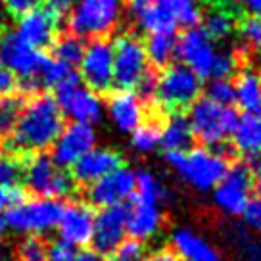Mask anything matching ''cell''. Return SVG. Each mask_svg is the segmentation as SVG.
<instances>
[{
  "mask_svg": "<svg viewBox=\"0 0 261 261\" xmlns=\"http://www.w3.org/2000/svg\"><path fill=\"white\" fill-rule=\"evenodd\" d=\"M64 127V114L54 96L35 94L21 106L16 127L10 139L4 140V146L23 155L39 154L56 142Z\"/></svg>",
  "mask_w": 261,
  "mask_h": 261,
  "instance_id": "1",
  "label": "cell"
},
{
  "mask_svg": "<svg viewBox=\"0 0 261 261\" xmlns=\"http://www.w3.org/2000/svg\"><path fill=\"white\" fill-rule=\"evenodd\" d=\"M165 160L182 180L196 190H213L228 169L227 155L210 148H192L188 152H165Z\"/></svg>",
  "mask_w": 261,
  "mask_h": 261,
  "instance_id": "2",
  "label": "cell"
},
{
  "mask_svg": "<svg viewBox=\"0 0 261 261\" xmlns=\"http://www.w3.org/2000/svg\"><path fill=\"white\" fill-rule=\"evenodd\" d=\"M188 125L192 137L204 146H221L234 133L240 119L232 106H219L210 98H198L188 112Z\"/></svg>",
  "mask_w": 261,
  "mask_h": 261,
  "instance_id": "3",
  "label": "cell"
},
{
  "mask_svg": "<svg viewBox=\"0 0 261 261\" xmlns=\"http://www.w3.org/2000/svg\"><path fill=\"white\" fill-rule=\"evenodd\" d=\"M202 94V79L188 69L185 64L167 65L160 75H155V87L152 98L173 114L190 108Z\"/></svg>",
  "mask_w": 261,
  "mask_h": 261,
  "instance_id": "4",
  "label": "cell"
},
{
  "mask_svg": "<svg viewBox=\"0 0 261 261\" xmlns=\"http://www.w3.org/2000/svg\"><path fill=\"white\" fill-rule=\"evenodd\" d=\"M121 10V0H77L71 8L69 33L79 39H100L115 29Z\"/></svg>",
  "mask_w": 261,
  "mask_h": 261,
  "instance_id": "5",
  "label": "cell"
},
{
  "mask_svg": "<svg viewBox=\"0 0 261 261\" xmlns=\"http://www.w3.org/2000/svg\"><path fill=\"white\" fill-rule=\"evenodd\" d=\"M23 179L27 188L37 198H52V200L73 194L75 185H77L73 177L64 167L56 165L46 152L29 155Z\"/></svg>",
  "mask_w": 261,
  "mask_h": 261,
  "instance_id": "6",
  "label": "cell"
},
{
  "mask_svg": "<svg viewBox=\"0 0 261 261\" xmlns=\"http://www.w3.org/2000/svg\"><path fill=\"white\" fill-rule=\"evenodd\" d=\"M114 44V87L117 90H133L146 77L148 58L144 42L139 37L123 33Z\"/></svg>",
  "mask_w": 261,
  "mask_h": 261,
  "instance_id": "7",
  "label": "cell"
},
{
  "mask_svg": "<svg viewBox=\"0 0 261 261\" xmlns=\"http://www.w3.org/2000/svg\"><path fill=\"white\" fill-rule=\"evenodd\" d=\"M65 205L52 198H35L31 202H21L8 210L6 221L10 230L21 234H42L58 227Z\"/></svg>",
  "mask_w": 261,
  "mask_h": 261,
  "instance_id": "8",
  "label": "cell"
},
{
  "mask_svg": "<svg viewBox=\"0 0 261 261\" xmlns=\"http://www.w3.org/2000/svg\"><path fill=\"white\" fill-rule=\"evenodd\" d=\"M48 56L31 44L12 29H0V65L19 79L37 77Z\"/></svg>",
  "mask_w": 261,
  "mask_h": 261,
  "instance_id": "9",
  "label": "cell"
},
{
  "mask_svg": "<svg viewBox=\"0 0 261 261\" xmlns=\"http://www.w3.org/2000/svg\"><path fill=\"white\" fill-rule=\"evenodd\" d=\"M252 169L244 162L228 163V169L221 182L213 188V200L228 215H242L250 200L252 190Z\"/></svg>",
  "mask_w": 261,
  "mask_h": 261,
  "instance_id": "10",
  "label": "cell"
},
{
  "mask_svg": "<svg viewBox=\"0 0 261 261\" xmlns=\"http://www.w3.org/2000/svg\"><path fill=\"white\" fill-rule=\"evenodd\" d=\"M79 65L81 77L92 92L102 94L114 87V44L108 39H92L89 46H85Z\"/></svg>",
  "mask_w": 261,
  "mask_h": 261,
  "instance_id": "11",
  "label": "cell"
},
{
  "mask_svg": "<svg viewBox=\"0 0 261 261\" xmlns=\"http://www.w3.org/2000/svg\"><path fill=\"white\" fill-rule=\"evenodd\" d=\"M56 90V104L60 106L62 114L71 117L77 123H98L102 119V102L96 92H92L89 87H83L79 77L60 85Z\"/></svg>",
  "mask_w": 261,
  "mask_h": 261,
  "instance_id": "12",
  "label": "cell"
},
{
  "mask_svg": "<svg viewBox=\"0 0 261 261\" xmlns=\"http://www.w3.org/2000/svg\"><path fill=\"white\" fill-rule=\"evenodd\" d=\"M137 187V173L129 167H117L106 177L98 179L96 182L87 188V202L96 207H112L117 204H125V200L133 198Z\"/></svg>",
  "mask_w": 261,
  "mask_h": 261,
  "instance_id": "13",
  "label": "cell"
},
{
  "mask_svg": "<svg viewBox=\"0 0 261 261\" xmlns=\"http://www.w3.org/2000/svg\"><path fill=\"white\" fill-rule=\"evenodd\" d=\"M215 52L212 39L202 27H190L177 39V56L188 69H192L202 81L212 77Z\"/></svg>",
  "mask_w": 261,
  "mask_h": 261,
  "instance_id": "14",
  "label": "cell"
},
{
  "mask_svg": "<svg viewBox=\"0 0 261 261\" xmlns=\"http://www.w3.org/2000/svg\"><path fill=\"white\" fill-rule=\"evenodd\" d=\"M127 215H129V205L117 204L112 205V207H104L94 217V230H92V240L90 242H92L98 253L110 255L125 240Z\"/></svg>",
  "mask_w": 261,
  "mask_h": 261,
  "instance_id": "15",
  "label": "cell"
},
{
  "mask_svg": "<svg viewBox=\"0 0 261 261\" xmlns=\"http://www.w3.org/2000/svg\"><path fill=\"white\" fill-rule=\"evenodd\" d=\"M96 144V133L87 123H69L52 144V160L60 167H71Z\"/></svg>",
  "mask_w": 261,
  "mask_h": 261,
  "instance_id": "16",
  "label": "cell"
},
{
  "mask_svg": "<svg viewBox=\"0 0 261 261\" xmlns=\"http://www.w3.org/2000/svg\"><path fill=\"white\" fill-rule=\"evenodd\" d=\"M60 19L62 17L56 16L48 6L33 8L29 12H25L23 16H19L17 35L27 44H31L33 48L42 50L46 46H52V42L56 41Z\"/></svg>",
  "mask_w": 261,
  "mask_h": 261,
  "instance_id": "17",
  "label": "cell"
},
{
  "mask_svg": "<svg viewBox=\"0 0 261 261\" xmlns=\"http://www.w3.org/2000/svg\"><path fill=\"white\" fill-rule=\"evenodd\" d=\"M94 212L89 204L83 202H73V204L65 205L62 219L58 223V232L60 240L67 242L69 246H83L90 244L92 240V230H94Z\"/></svg>",
  "mask_w": 261,
  "mask_h": 261,
  "instance_id": "18",
  "label": "cell"
},
{
  "mask_svg": "<svg viewBox=\"0 0 261 261\" xmlns=\"http://www.w3.org/2000/svg\"><path fill=\"white\" fill-rule=\"evenodd\" d=\"M123 160L121 155L115 150H108V148H92L90 152L81 155L77 162L71 165V177L75 182L89 187L98 179L106 177L108 173L121 167Z\"/></svg>",
  "mask_w": 261,
  "mask_h": 261,
  "instance_id": "19",
  "label": "cell"
},
{
  "mask_svg": "<svg viewBox=\"0 0 261 261\" xmlns=\"http://www.w3.org/2000/svg\"><path fill=\"white\" fill-rule=\"evenodd\" d=\"M162 223L163 215L155 200L133 194V202L129 205V215H127V232L130 237L140 242L150 240L160 232Z\"/></svg>",
  "mask_w": 261,
  "mask_h": 261,
  "instance_id": "20",
  "label": "cell"
},
{
  "mask_svg": "<svg viewBox=\"0 0 261 261\" xmlns=\"http://www.w3.org/2000/svg\"><path fill=\"white\" fill-rule=\"evenodd\" d=\"M108 114L123 133H133L144 123V104L135 90H115L108 100Z\"/></svg>",
  "mask_w": 261,
  "mask_h": 261,
  "instance_id": "21",
  "label": "cell"
},
{
  "mask_svg": "<svg viewBox=\"0 0 261 261\" xmlns=\"http://www.w3.org/2000/svg\"><path fill=\"white\" fill-rule=\"evenodd\" d=\"M129 14L140 29L152 33H177V19L158 0H127Z\"/></svg>",
  "mask_w": 261,
  "mask_h": 261,
  "instance_id": "22",
  "label": "cell"
},
{
  "mask_svg": "<svg viewBox=\"0 0 261 261\" xmlns=\"http://www.w3.org/2000/svg\"><path fill=\"white\" fill-rule=\"evenodd\" d=\"M171 246L180 261H225L217 248L190 228H177L171 237Z\"/></svg>",
  "mask_w": 261,
  "mask_h": 261,
  "instance_id": "23",
  "label": "cell"
},
{
  "mask_svg": "<svg viewBox=\"0 0 261 261\" xmlns=\"http://www.w3.org/2000/svg\"><path fill=\"white\" fill-rule=\"evenodd\" d=\"M234 104L246 115H261V73L242 69L234 83Z\"/></svg>",
  "mask_w": 261,
  "mask_h": 261,
  "instance_id": "24",
  "label": "cell"
},
{
  "mask_svg": "<svg viewBox=\"0 0 261 261\" xmlns=\"http://www.w3.org/2000/svg\"><path fill=\"white\" fill-rule=\"evenodd\" d=\"M194 142L188 119L182 114H171L160 130V144L165 152H187Z\"/></svg>",
  "mask_w": 261,
  "mask_h": 261,
  "instance_id": "25",
  "label": "cell"
},
{
  "mask_svg": "<svg viewBox=\"0 0 261 261\" xmlns=\"http://www.w3.org/2000/svg\"><path fill=\"white\" fill-rule=\"evenodd\" d=\"M234 148L240 154L257 158L261 155V115H244L237 123V129L230 135Z\"/></svg>",
  "mask_w": 261,
  "mask_h": 261,
  "instance_id": "26",
  "label": "cell"
},
{
  "mask_svg": "<svg viewBox=\"0 0 261 261\" xmlns=\"http://www.w3.org/2000/svg\"><path fill=\"white\" fill-rule=\"evenodd\" d=\"M148 64L154 67H167L171 64L173 56L177 54V37L175 33H152L148 35L144 44Z\"/></svg>",
  "mask_w": 261,
  "mask_h": 261,
  "instance_id": "27",
  "label": "cell"
},
{
  "mask_svg": "<svg viewBox=\"0 0 261 261\" xmlns=\"http://www.w3.org/2000/svg\"><path fill=\"white\" fill-rule=\"evenodd\" d=\"M52 52H54V58L58 62L69 65V67H77L81 64L83 54H85V42L79 37L67 33V35L58 37L56 41L52 42Z\"/></svg>",
  "mask_w": 261,
  "mask_h": 261,
  "instance_id": "28",
  "label": "cell"
},
{
  "mask_svg": "<svg viewBox=\"0 0 261 261\" xmlns=\"http://www.w3.org/2000/svg\"><path fill=\"white\" fill-rule=\"evenodd\" d=\"M29 155L17 154L14 150H0V185H17L23 179Z\"/></svg>",
  "mask_w": 261,
  "mask_h": 261,
  "instance_id": "29",
  "label": "cell"
},
{
  "mask_svg": "<svg viewBox=\"0 0 261 261\" xmlns=\"http://www.w3.org/2000/svg\"><path fill=\"white\" fill-rule=\"evenodd\" d=\"M37 77H39V83H41L42 89H58L60 85L71 81V79L79 77V75L75 73L73 67L58 62L56 58H48Z\"/></svg>",
  "mask_w": 261,
  "mask_h": 261,
  "instance_id": "30",
  "label": "cell"
},
{
  "mask_svg": "<svg viewBox=\"0 0 261 261\" xmlns=\"http://www.w3.org/2000/svg\"><path fill=\"white\" fill-rule=\"evenodd\" d=\"M162 6L171 12L177 23L182 27H198L202 21V10L196 4V0H158Z\"/></svg>",
  "mask_w": 261,
  "mask_h": 261,
  "instance_id": "31",
  "label": "cell"
},
{
  "mask_svg": "<svg viewBox=\"0 0 261 261\" xmlns=\"http://www.w3.org/2000/svg\"><path fill=\"white\" fill-rule=\"evenodd\" d=\"M204 19V29L205 35L213 39V41H223L227 39L228 35L234 29V17H232V12L221 8V10H212L210 14Z\"/></svg>",
  "mask_w": 261,
  "mask_h": 261,
  "instance_id": "32",
  "label": "cell"
},
{
  "mask_svg": "<svg viewBox=\"0 0 261 261\" xmlns=\"http://www.w3.org/2000/svg\"><path fill=\"white\" fill-rule=\"evenodd\" d=\"M23 106V94L0 96V140L10 139Z\"/></svg>",
  "mask_w": 261,
  "mask_h": 261,
  "instance_id": "33",
  "label": "cell"
},
{
  "mask_svg": "<svg viewBox=\"0 0 261 261\" xmlns=\"http://www.w3.org/2000/svg\"><path fill=\"white\" fill-rule=\"evenodd\" d=\"M160 130H162V127L158 123H142L133 130L130 144L140 154H148V152H152L160 146Z\"/></svg>",
  "mask_w": 261,
  "mask_h": 261,
  "instance_id": "34",
  "label": "cell"
},
{
  "mask_svg": "<svg viewBox=\"0 0 261 261\" xmlns=\"http://www.w3.org/2000/svg\"><path fill=\"white\" fill-rule=\"evenodd\" d=\"M17 261H48V246L37 234H29L17 246Z\"/></svg>",
  "mask_w": 261,
  "mask_h": 261,
  "instance_id": "35",
  "label": "cell"
},
{
  "mask_svg": "<svg viewBox=\"0 0 261 261\" xmlns=\"http://www.w3.org/2000/svg\"><path fill=\"white\" fill-rule=\"evenodd\" d=\"M135 194L140 196V198H150V200H155L158 204H162L165 200V188L162 187V182L155 179L152 173L148 171H140L137 173V187H135Z\"/></svg>",
  "mask_w": 261,
  "mask_h": 261,
  "instance_id": "36",
  "label": "cell"
},
{
  "mask_svg": "<svg viewBox=\"0 0 261 261\" xmlns=\"http://www.w3.org/2000/svg\"><path fill=\"white\" fill-rule=\"evenodd\" d=\"M238 65H240V60H238L237 52L217 50L215 60H213L212 77L213 79H230L238 71Z\"/></svg>",
  "mask_w": 261,
  "mask_h": 261,
  "instance_id": "37",
  "label": "cell"
},
{
  "mask_svg": "<svg viewBox=\"0 0 261 261\" xmlns=\"http://www.w3.org/2000/svg\"><path fill=\"white\" fill-rule=\"evenodd\" d=\"M219 106H232L234 104V83L230 79H213L207 85V96Z\"/></svg>",
  "mask_w": 261,
  "mask_h": 261,
  "instance_id": "38",
  "label": "cell"
},
{
  "mask_svg": "<svg viewBox=\"0 0 261 261\" xmlns=\"http://www.w3.org/2000/svg\"><path fill=\"white\" fill-rule=\"evenodd\" d=\"M144 255H146L144 244L140 240L130 238V240H123L121 244L115 248L110 261H142Z\"/></svg>",
  "mask_w": 261,
  "mask_h": 261,
  "instance_id": "39",
  "label": "cell"
},
{
  "mask_svg": "<svg viewBox=\"0 0 261 261\" xmlns=\"http://www.w3.org/2000/svg\"><path fill=\"white\" fill-rule=\"evenodd\" d=\"M240 37L242 41L252 46V48L261 50V17L257 16H248L240 21Z\"/></svg>",
  "mask_w": 261,
  "mask_h": 261,
  "instance_id": "40",
  "label": "cell"
},
{
  "mask_svg": "<svg viewBox=\"0 0 261 261\" xmlns=\"http://www.w3.org/2000/svg\"><path fill=\"white\" fill-rule=\"evenodd\" d=\"M242 219H244V225H248L253 232L261 234V196L248 200L242 212Z\"/></svg>",
  "mask_w": 261,
  "mask_h": 261,
  "instance_id": "41",
  "label": "cell"
},
{
  "mask_svg": "<svg viewBox=\"0 0 261 261\" xmlns=\"http://www.w3.org/2000/svg\"><path fill=\"white\" fill-rule=\"evenodd\" d=\"M23 190L17 185H0V212L12 210L23 202Z\"/></svg>",
  "mask_w": 261,
  "mask_h": 261,
  "instance_id": "42",
  "label": "cell"
},
{
  "mask_svg": "<svg viewBox=\"0 0 261 261\" xmlns=\"http://www.w3.org/2000/svg\"><path fill=\"white\" fill-rule=\"evenodd\" d=\"M73 253V246H69L64 240H56L48 246V261H71Z\"/></svg>",
  "mask_w": 261,
  "mask_h": 261,
  "instance_id": "43",
  "label": "cell"
},
{
  "mask_svg": "<svg viewBox=\"0 0 261 261\" xmlns=\"http://www.w3.org/2000/svg\"><path fill=\"white\" fill-rule=\"evenodd\" d=\"M17 90V77L10 73L6 67L0 65V96H8V94H16Z\"/></svg>",
  "mask_w": 261,
  "mask_h": 261,
  "instance_id": "44",
  "label": "cell"
},
{
  "mask_svg": "<svg viewBox=\"0 0 261 261\" xmlns=\"http://www.w3.org/2000/svg\"><path fill=\"white\" fill-rule=\"evenodd\" d=\"M4 2L8 12L14 16H23L25 12H29L39 4V0H4Z\"/></svg>",
  "mask_w": 261,
  "mask_h": 261,
  "instance_id": "45",
  "label": "cell"
},
{
  "mask_svg": "<svg viewBox=\"0 0 261 261\" xmlns=\"http://www.w3.org/2000/svg\"><path fill=\"white\" fill-rule=\"evenodd\" d=\"M142 261H180V259L171 248H158V250H154L152 253L144 255Z\"/></svg>",
  "mask_w": 261,
  "mask_h": 261,
  "instance_id": "46",
  "label": "cell"
},
{
  "mask_svg": "<svg viewBox=\"0 0 261 261\" xmlns=\"http://www.w3.org/2000/svg\"><path fill=\"white\" fill-rule=\"evenodd\" d=\"M50 10L56 14V16H64V14H67V12H71V8H73L75 0H46Z\"/></svg>",
  "mask_w": 261,
  "mask_h": 261,
  "instance_id": "47",
  "label": "cell"
},
{
  "mask_svg": "<svg viewBox=\"0 0 261 261\" xmlns=\"http://www.w3.org/2000/svg\"><path fill=\"white\" fill-rule=\"evenodd\" d=\"M71 261H108L106 255L98 253L96 250H79L73 253Z\"/></svg>",
  "mask_w": 261,
  "mask_h": 261,
  "instance_id": "48",
  "label": "cell"
},
{
  "mask_svg": "<svg viewBox=\"0 0 261 261\" xmlns=\"http://www.w3.org/2000/svg\"><path fill=\"white\" fill-rule=\"evenodd\" d=\"M250 169H252V177H253V182H255V188H257V192H259V196H261V155L253 158V163L250 165Z\"/></svg>",
  "mask_w": 261,
  "mask_h": 261,
  "instance_id": "49",
  "label": "cell"
},
{
  "mask_svg": "<svg viewBox=\"0 0 261 261\" xmlns=\"http://www.w3.org/2000/svg\"><path fill=\"white\" fill-rule=\"evenodd\" d=\"M242 4L252 16L261 17V0H242Z\"/></svg>",
  "mask_w": 261,
  "mask_h": 261,
  "instance_id": "50",
  "label": "cell"
},
{
  "mask_svg": "<svg viewBox=\"0 0 261 261\" xmlns=\"http://www.w3.org/2000/svg\"><path fill=\"white\" fill-rule=\"evenodd\" d=\"M8 221H6V215H2L0 213V238L6 237V232H8Z\"/></svg>",
  "mask_w": 261,
  "mask_h": 261,
  "instance_id": "51",
  "label": "cell"
},
{
  "mask_svg": "<svg viewBox=\"0 0 261 261\" xmlns=\"http://www.w3.org/2000/svg\"><path fill=\"white\" fill-rule=\"evenodd\" d=\"M221 4H223V8L228 10V12H232V8H237L238 4L242 2V0H219Z\"/></svg>",
  "mask_w": 261,
  "mask_h": 261,
  "instance_id": "52",
  "label": "cell"
},
{
  "mask_svg": "<svg viewBox=\"0 0 261 261\" xmlns=\"http://www.w3.org/2000/svg\"><path fill=\"white\" fill-rule=\"evenodd\" d=\"M0 261H6V257H4V250H2V246H0Z\"/></svg>",
  "mask_w": 261,
  "mask_h": 261,
  "instance_id": "53",
  "label": "cell"
},
{
  "mask_svg": "<svg viewBox=\"0 0 261 261\" xmlns=\"http://www.w3.org/2000/svg\"><path fill=\"white\" fill-rule=\"evenodd\" d=\"M196 2H204V4H210V2H213V0H196Z\"/></svg>",
  "mask_w": 261,
  "mask_h": 261,
  "instance_id": "54",
  "label": "cell"
}]
</instances>
